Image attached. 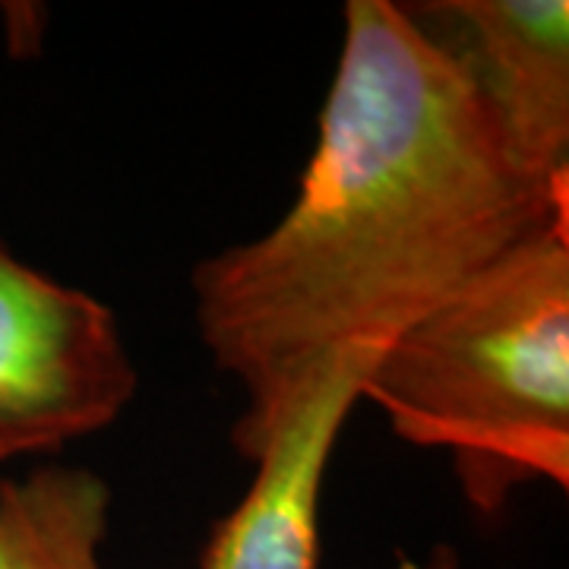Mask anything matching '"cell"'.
Listing matches in <instances>:
<instances>
[{
	"mask_svg": "<svg viewBox=\"0 0 569 569\" xmlns=\"http://www.w3.org/2000/svg\"><path fill=\"white\" fill-rule=\"evenodd\" d=\"M380 351L329 358L253 452L257 475L222 516L200 553V569H320V500L367 367Z\"/></svg>",
	"mask_w": 569,
	"mask_h": 569,
	"instance_id": "4",
	"label": "cell"
},
{
	"mask_svg": "<svg viewBox=\"0 0 569 569\" xmlns=\"http://www.w3.org/2000/svg\"><path fill=\"white\" fill-rule=\"evenodd\" d=\"M361 399L406 443L447 452L481 516L531 481L567 490L569 206L402 329Z\"/></svg>",
	"mask_w": 569,
	"mask_h": 569,
	"instance_id": "2",
	"label": "cell"
},
{
	"mask_svg": "<svg viewBox=\"0 0 569 569\" xmlns=\"http://www.w3.org/2000/svg\"><path fill=\"white\" fill-rule=\"evenodd\" d=\"M137 383L114 310L0 241V462L118 421Z\"/></svg>",
	"mask_w": 569,
	"mask_h": 569,
	"instance_id": "3",
	"label": "cell"
},
{
	"mask_svg": "<svg viewBox=\"0 0 569 569\" xmlns=\"http://www.w3.org/2000/svg\"><path fill=\"white\" fill-rule=\"evenodd\" d=\"M408 10L466 67L519 162L541 181H569L567 0H443Z\"/></svg>",
	"mask_w": 569,
	"mask_h": 569,
	"instance_id": "5",
	"label": "cell"
},
{
	"mask_svg": "<svg viewBox=\"0 0 569 569\" xmlns=\"http://www.w3.org/2000/svg\"><path fill=\"white\" fill-rule=\"evenodd\" d=\"M111 488L89 468L0 481V569H104Z\"/></svg>",
	"mask_w": 569,
	"mask_h": 569,
	"instance_id": "6",
	"label": "cell"
},
{
	"mask_svg": "<svg viewBox=\"0 0 569 569\" xmlns=\"http://www.w3.org/2000/svg\"><path fill=\"white\" fill-rule=\"evenodd\" d=\"M298 197L266 234L193 269L197 326L244 389L253 459L305 383L383 348L569 206L535 178L462 63L406 3L348 0Z\"/></svg>",
	"mask_w": 569,
	"mask_h": 569,
	"instance_id": "1",
	"label": "cell"
},
{
	"mask_svg": "<svg viewBox=\"0 0 569 569\" xmlns=\"http://www.w3.org/2000/svg\"><path fill=\"white\" fill-rule=\"evenodd\" d=\"M399 569H462V557L449 545H437V548L430 550L427 560H408V557H402Z\"/></svg>",
	"mask_w": 569,
	"mask_h": 569,
	"instance_id": "7",
	"label": "cell"
}]
</instances>
